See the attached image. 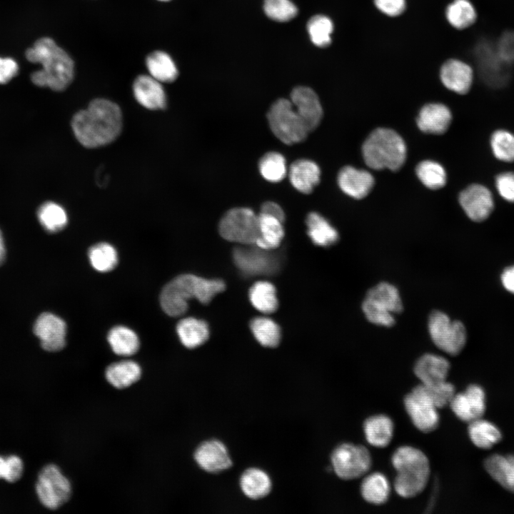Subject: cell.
Wrapping results in <instances>:
<instances>
[{
  "mask_svg": "<svg viewBox=\"0 0 514 514\" xmlns=\"http://www.w3.org/2000/svg\"><path fill=\"white\" fill-rule=\"evenodd\" d=\"M74 133L85 147L95 148L112 142L122 127V114L115 103L103 99L92 101L76 113L71 121Z\"/></svg>",
  "mask_w": 514,
  "mask_h": 514,
  "instance_id": "obj_1",
  "label": "cell"
},
{
  "mask_svg": "<svg viewBox=\"0 0 514 514\" xmlns=\"http://www.w3.org/2000/svg\"><path fill=\"white\" fill-rule=\"evenodd\" d=\"M26 57L32 63L42 65V69L31 75V80L35 85L61 91L73 81L74 63L53 39L48 37L38 39L33 47L26 51Z\"/></svg>",
  "mask_w": 514,
  "mask_h": 514,
  "instance_id": "obj_2",
  "label": "cell"
},
{
  "mask_svg": "<svg viewBox=\"0 0 514 514\" xmlns=\"http://www.w3.org/2000/svg\"><path fill=\"white\" fill-rule=\"evenodd\" d=\"M362 155L366 164L372 169L396 171L405 161L406 146L394 130L378 128L363 142Z\"/></svg>",
  "mask_w": 514,
  "mask_h": 514,
  "instance_id": "obj_3",
  "label": "cell"
},
{
  "mask_svg": "<svg viewBox=\"0 0 514 514\" xmlns=\"http://www.w3.org/2000/svg\"><path fill=\"white\" fill-rule=\"evenodd\" d=\"M392 463L397 471L394 487L396 493L403 498H412L421 493L427 485L429 475V461L420 450L402 446L392 457Z\"/></svg>",
  "mask_w": 514,
  "mask_h": 514,
  "instance_id": "obj_4",
  "label": "cell"
},
{
  "mask_svg": "<svg viewBox=\"0 0 514 514\" xmlns=\"http://www.w3.org/2000/svg\"><path fill=\"white\" fill-rule=\"evenodd\" d=\"M361 308L366 319L371 323L390 327L395 324V314L400 313L403 306L397 287L382 281L367 291Z\"/></svg>",
  "mask_w": 514,
  "mask_h": 514,
  "instance_id": "obj_5",
  "label": "cell"
},
{
  "mask_svg": "<svg viewBox=\"0 0 514 514\" xmlns=\"http://www.w3.org/2000/svg\"><path fill=\"white\" fill-rule=\"evenodd\" d=\"M267 119L273 134L286 144L301 142L309 133L290 100L279 99L276 101L267 113Z\"/></svg>",
  "mask_w": 514,
  "mask_h": 514,
  "instance_id": "obj_6",
  "label": "cell"
},
{
  "mask_svg": "<svg viewBox=\"0 0 514 514\" xmlns=\"http://www.w3.org/2000/svg\"><path fill=\"white\" fill-rule=\"evenodd\" d=\"M202 293L203 278L193 274L180 275L162 289L160 295L161 308L170 316H179L186 312L188 300L195 298L199 301Z\"/></svg>",
  "mask_w": 514,
  "mask_h": 514,
  "instance_id": "obj_7",
  "label": "cell"
},
{
  "mask_svg": "<svg viewBox=\"0 0 514 514\" xmlns=\"http://www.w3.org/2000/svg\"><path fill=\"white\" fill-rule=\"evenodd\" d=\"M428 329L433 343L449 355L459 354L466 343L467 332L463 323L451 320L441 311L435 310L430 313Z\"/></svg>",
  "mask_w": 514,
  "mask_h": 514,
  "instance_id": "obj_8",
  "label": "cell"
},
{
  "mask_svg": "<svg viewBox=\"0 0 514 514\" xmlns=\"http://www.w3.org/2000/svg\"><path fill=\"white\" fill-rule=\"evenodd\" d=\"M219 233L227 241L255 245L260 236L258 216L248 208L230 209L220 221Z\"/></svg>",
  "mask_w": 514,
  "mask_h": 514,
  "instance_id": "obj_9",
  "label": "cell"
},
{
  "mask_svg": "<svg viewBox=\"0 0 514 514\" xmlns=\"http://www.w3.org/2000/svg\"><path fill=\"white\" fill-rule=\"evenodd\" d=\"M40 502L47 508H59L70 498L71 486L59 467L49 464L40 471L36 484Z\"/></svg>",
  "mask_w": 514,
  "mask_h": 514,
  "instance_id": "obj_10",
  "label": "cell"
},
{
  "mask_svg": "<svg viewBox=\"0 0 514 514\" xmlns=\"http://www.w3.org/2000/svg\"><path fill=\"white\" fill-rule=\"evenodd\" d=\"M331 459L335 473L344 480L362 476L369 470L371 465V458L367 448L351 443H344L336 447Z\"/></svg>",
  "mask_w": 514,
  "mask_h": 514,
  "instance_id": "obj_11",
  "label": "cell"
},
{
  "mask_svg": "<svg viewBox=\"0 0 514 514\" xmlns=\"http://www.w3.org/2000/svg\"><path fill=\"white\" fill-rule=\"evenodd\" d=\"M474 55L480 76L486 84L500 87L507 83L510 64L499 56L495 44L488 39L480 40L475 47Z\"/></svg>",
  "mask_w": 514,
  "mask_h": 514,
  "instance_id": "obj_12",
  "label": "cell"
},
{
  "mask_svg": "<svg viewBox=\"0 0 514 514\" xmlns=\"http://www.w3.org/2000/svg\"><path fill=\"white\" fill-rule=\"evenodd\" d=\"M404 403L408 415L418 430L428 433L438 427V408L425 395L418 386L405 396Z\"/></svg>",
  "mask_w": 514,
  "mask_h": 514,
  "instance_id": "obj_13",
  "label": "cell"
},
{
  "mask_svg": "<svg viewBox=\"0 0 514 514\" xmlns=\"http://www.w3.org/2000/svg\"><path fill=\"white\" fill-rule=\"evenodd\" d=\"M269 250L251 247H238L233 251L236 266L250 276L270 274L278 268V261Z\"/></svg>",
  "mask_w": 514,
  "mask_h": 514,
  "instance_id": "obj_14",
  "label": "cell"
},
{
  "mask_svg": "<svg viewBox=\"0 0 514 514\" xmlns=\"http://www.w3.org/2000/svg\"><path fill=\"white\" fill-rule=\"evenodd\" d=\"M458 200L467 216L475 222L487 219L494 207L491 192L480 184L468 186L460 192Z\"/></svg>",
  "mask_w": 514,
  "mask_h": 514,
  "instance_id": "obj_15",
  "label": "cell"
},
{
  "mask_svg": "<svg viewBox=\"0 0 514 514\" xmlns=\"http://www.w3.org/2000/svg\"><path fill=\"white\" fill-rule=\"evenodd\" d=\"M34 333L40 339L41 347L47 351H59L66 345V323L53 313H41L34 323Z\"/></svg>",
  "mask_w": 514,
  "mask_h": 514,
  "instance_id": "obj_16",
  "label": "cell"
},
{
  "mask_svg": "<svg viewBox=\"0 0 514 514\" xmlns=\"http://www.w3.org/2000/svg\"><path fill=\"white\" fill-rule=\"evenodd\" d=\"M194 459L201 469L210 473L223 472L233 464L228 448L218 439L201 443L195 450Z\"/></svg>",
  "mask_w": 514,
  "mask_h": 514,
  "instance_id": "obj_17",
  "label": "cell"
},
{
  "mask_svg": "<svg viewBox=\"0 0 514 514\" xmlns=\"http://www.w3.org/2000/svg\"><path fill=\"white\" fill-rule=\"evenodd\" d=\"M450 405L461 420L470 423L482 418L485 411V395L478 385L469 386L465 392L455 393Z\"/></svg>",
  "mask_w": 514,
  "mask_h": 514,
  "instance_id": "obj_18",
  "label": "cell"
},
{
  "mask_svg": "<svg viewBox=\"0 0 514 514\" xmlns=\"http://www.w3.org/2000/svg\"><path fill=\"white\" fill-rule=\"evenodd\" d=\"M290 101L309 133L315 130L323 117V108L316 92L308 87L298 86L291 91Z\"/></svg>",
  "mask_w": 514,
  "mask_h": 514,
  "instance_id": "obj_19",
  "label": "cell"
},
{
  "mask_svg": "<svg viewBox=\"0 0 514 514\" xmlns=\"http://www.w3.org/2000/svg\"><path fill=\"white\" fill-rule=\"evenodd\" d=\"M338 184L341 190L351 198L362 199L372 190L375 180L368 171L346 166L338 174Z\"/></svg>",
  "mask_w": 514,
  "mask_h": 514,
  "instance_id": "obj_20",
  "label": "cell"
},
{
  "mask_svg": "<svg viewBox=\"0 0 514 514\" xmlns=\"http://www.w3.org/2000/svg\"><path fill=\"white\" fill-rule=\"evenodd\" d=\"M440 76L443 84L448 89L465 94L472 86L473 71L466 63L458 59H449L441 66Z\"/></svg>",
  "mask_w": 514,
  "mask_h": 514,
  "instance_id": "obj_21",
  "label": "cell"
},
{
  "mask_svg": "<svg viewBox=\"0 0 514 514\" xmlns=\"http://www.w3.org/2000/svg\"><path fill=\"white\" fill-rule=\"evenodd\" d=\"M451 121L452 114L448 107L440 103H431L421 108L416 122L421 131L440 135L448 130Z\"/></svg>",
  "mask_w": 514,
  "mask_h": 514,
  "instance_id": "obj_22",
  "label": "cell"
},
{
  "mask_svg": "<svg viewBox=\"0 0 514 514\" xmlns=\"http://www.w3.org/2000/svg\"><path fill=\"white\" fill-rule=\"evenodd\" d=\"M133 94L136 101L148 109H161L166 105V96L161 82L151 76L141 75L134 81Z\"/></svg>",
  "mask_w": 514,
  "mask_h": 514,
  "instance_id": "obj_23",
  "label": "cell"
},
{
  "mask_svg": "<svg viewBox=\"0 0 514 514\" xmlns=\"http://www.w3.org/2000/svg\"><path fill=\"white\" fill-rule=\"evenodd\" d=\"M288 176L291 183L296 190L309 194L320 182L321 169L311 160L298 159L290 166Z\"/></svg>",
  "mask_w": 514,
  "mask_h": 514,
  "instance_id": "obj_24",
  "label": "cell"
},
{
  "mask_svg": "<svg viewBox=\"0 0 514 514\" xmlns=\"http://www.w3.org/2000/svg\"><path fill=\"white\" fill-rule=\"evenodd\" d=\"M449 369L450 363L445 358L425 353L417 360L414 373L421 383L432 384L446 381Z\"/></svg>",
  "mask_w": 514,
  "mask_h": 514,
  "instance_id": "obj_25",
  "label": "cell"
},
{
  "mask_svg": "<svg viewBox=\"0 0 514 514\" xmlns=\"http://www.w3.org/2000/svg\"><path fill=\"white\" fill-rule=\"evenodd\" d=\"M240 488L248 498L258 500L267 496L272 488L269 475L258 468H249L240 477Z\"/></svg>",
  "mask_w": 514,
  "mask_h": 514,
  "instance_id": "obj_26",
  "label": "cell"
},
{
  "mask_svg": "<svg viewBox=\"0 0 514 514\" xmlns=\"http://www.w3.org/2000/svg\"><path fill=\"white\" fill-rule=\"evenodd\" d=\"M485 468L501 486L514 493V455H490L485 460Z\"/></svg>",
  "mask_w": 514,
  "mask_h": 514,
  "instance_id": "obj_27",
  "label": "cell"
},
{
  "mask_svg": "<svg viewBox=\"0 0 514 514\" xmlns=\"http://www.w3.org/2000/svg\"><path fill=\"white\" fill-rule=\"evenodd\" d=\"M176 331L181 343L188 348L200 346L209 337L208 324L192 317L181 320L176 326Z\"/></svg>",
  "mask_w": 514,
  "mask_h": 514,
  "instance_id": "obj_28",
  "label": "cell"
},
{
  "mask_svg": "<svg viewBox=\"0 0 514 514\" xmlns=\"http://www.w3.org/2000/svg\"><path fill=\"white\" fill-rule=\"evenodd\" d=\"M308 235L313 243L319 246L328 247L338 240L336 229L321 214L311 212L306 218Z\"/></svg>",
  "mask_w": 514,
  "mask_h": 514,
  "instance_id": "obj_29",
  "label": "cell"
},
{
  "mask_svg": "<svg viewBox=\"0 0 514 514\" xmlns=\"http://www.w3.org/2000/svg\"><path fill=\"white\" fill-rule=\"evenodd\" d=\"M393 423L385 415H377L368 418L364 423V432L367 441L378 448L387 446L393 435Z\"/></svg>",
  "mask_w": 514,
  "mask_h": 514,
  "instance_id": "obj_30",
  "label": "cell"
},
{
  "mask_svg": "<svg viewBox=\"0 0 514 514\" xmlns=\"http://www.w3.org/2000/svg\"><path fill=\"white\" fill-rule=\"evenodd\" d=\"M106 378L114 387L124 388L136 382L141 376L139 365L133 361H122L109 365Z\"/></svg>",
  "mask_w": 514,
  "mask_h": 514,
  "instance_id": "obj_31",
  "label": "cell"
},
{
  "mask_svg": "<svg viewBox=\"0 0 514 514\" xmlns=\"http://www.w3.org/2000/svg\"><path fill=\"white\" fill-rule=\"evenodd\" d=\"M258 216L260 236L255 245L265 250L275 249L284 236L283 223L266 213H260Z\"/></svg>",
  "mask_w": 514,
  "mask_h": 514,
  "instance_id": "obj_32",
  "label": "cell"
},
{
  "mask_svg": "<svg viewBox=\"0 0 514 514\" xmlns=\"http://www.w3.org/2000/svg\"><path fill=\"white\" fill-rule=\"evenodd\" d=\"M151 76L160 82L170 83L178 76L177 67L171 57L164 51H156L146 59Z\"/></svg>",
  "mask_w": 514,
  "mask_h": 514,
  "instance_id": "obj_33",
  "label": "cell"
},
{
  "mask_svg": "<svg viewBox=\"0 0 514 514\" xmlns=\"http://www.w3.org/2000/svg\"><path fill=\"white\" fill-rule=\"evenodd\" d=\"M107 339L112 351L119 356L133 355L139 348L138 336L126 326H118L111 328Z\"/></svg>",
  "mask_w": 514,
  "mask_h": 514,
  "instance_id": "obj_34",
  "label": "cell"
},
{
  "mask_svg": "<svg viewBox=\"0 0 514 514\" xmlns=\"http://www.w3.org/2000/svg\"><path fill=\"white\" fill-rule=\"evenodd\" d=\"M468 434L473 444L483 449L490 448L502 438L496 425L481 418L469 423Z\"/></svg>",
  "mask_w": 514,
  "mask_h": 514,
  "instance_id": "obj_35",
  "label": "cell"
},
{
  "mask_svg": "<svg viewBox=\"0 0 514 514\" xmlns=\"http://www.w3.org/2000/svg\"><path fill=\"white\" fill-rule=\"evenodd\" d=\"M249 298L253 307L263 313H272L278 308L276 288L269 282L255 283L249 290Z\"/></svg>",
  "mask_w": 514,
  "mask_h": 514,
  "instance_id": "obj_36",
  "label": "cell"
},
{
  "mask_svg": "<svg viewBox=\"0 0 514 514\" xmlns=\"http://www.w3.org/2000/svg\"><path fill=\"white\" fill-rule=\"evenodd\" d=\"M361 491L367 502L380 505L387 501L390 494V485L383 474L375 473L363 480Z\"/></svg>",
  "mask_w": 514,
  "mask_h": 514,
  "instance_id": "obj_37",
  "label": "cell"
},
{
  "mask_svg": "<svg viewBox=\"0 0 514 514\" xmlns=\"http://www.w3.org/2000/svg\"><path fill=\"white\" fill-rule=\"evenodd\" d=\"M251 330L258 342L265 347L275 348L281 340V329L273 320L256 317L251 321Z\"/></svg>",
  "mask_w": 514,
  "mask_h": 514,
  "instance_id": "obj_38",
  "label": "cell"
},
{
  "mask_svg": "<svg viewBox=\"0 0 514 514\" xmlns=\"http://www.w3.org/2000/svg\"><path fill=\"white\" fill-rule=\"evenodd\" d=\"M445 16L449 24L455 29H463L476 19V12L469 0H454L448 4Z\"/></svg>",
  "mask_w": 514,
  "mask_h": 514,
  "instance_id": "obj_39",
  "label": "cell"
},
{
  "mask_svg": "<svg viewBox=\"0 0 514 514\" xmlns=\"http://www.w3.org/2000/svg\"><path fill=\"white\" fill-rule=\"evenodd\" d=\"M418 178L428 188L437 190L443 188L446 183V172L439 163L425 160L420 162L415 168Z\"/></svg>",
  "mask_w": 514,
  "mask_h": 514,
  "instance_id": "obj_40",
  "label": "cell"
},
{
  "mask_svg": "<svg viewBox=\"0 0 514 514\" xmlns=\"http://www.w3.org/2000/svg\"><path fill=\"white\" fill-rule=\"evenodd\" d=\"M37 216L41 226L51 233L63 229L68 222L64 208L54 202H46L41 205Z\"/></svg>",
  "mask_w": 514,
  "mask_h": 514,
  "instance_id": "obj_41",
  "label": "cell"
},
{
  "mask_svg": "<svg viewBox=\"0 0 514 514\" xmlns=\"http://www.w3.org/2000/svg\"><path fill=\"white\" fill-rule=\"evenodd\" d=\"M258 168L261 176L268 181L273 183L283 180L287 173L284 156L275 151L263 155L259 161Z\"/></svg>",
  "mask_w": 514,
  "mask_h": 514,
  "instance_id": "obj_42",
  "label": "cell"
},
{
  "mask_svg": "<svg viewBox=\"0 0 514 514\" xmlns=\"http://www.w3.org/2000/svg\"><path fill=\"white\" fill-rule=\"evenodd\" d=\"M88 256L93 268L99 272L110 271L118 263L116 249L107 243H99L91 246Z\"/></svg>",
  "mask_w": 514,
  "mask_h": 514,
  "instance_id": "obj_43",
  "label": "cell"
},
{
  "mask_svg": "<svg viewBox=\"0 0 514 514\" xmlns=\"http://www.w3.org/2000/svg\"><path fill=\"white\" fill-rule=\"evenodd\" d=\"M307 29L313 44L318 47L331 44L333 24L330 18L324 15L314 16L308 21Z\"/></svg>",
  "mask_w": 514,
  "mask_h": 514,
  "instance_id": "obj_44",
  "label": "cell"
},
{
  "mask_svg": "<svg viewBox=\"0 0 514 514\" xmlns=\"http://www.w3.org/2000/svg\"><path fill=\"white\" fill-rule=\"evenodd\" d=\"M418 387L438 409L450 405L455 394V387L446 381L432 384L421 383Z\"/></svg>",
  "mask_w": 514,
  "mask_h": 514,
  "instance_id": "obj_45",
  "label": "cell"
},
{
  "mask_svg": "<svg viewBox=\"0 0 514 514\" xmlns=\"http://www.w3.org/2000/svg\"><path fill=\"white\" fill-rule=\"evenodd\" d=\"M490 146L496 158L505 162L514 161V134L497 130L491 136Z\"/></svg>",
  "mask_w": 514,
  "mask_h": 514,
  "instance_id": "obj_46",
  "label": "cell"
},
{
  "mask_svg": "<svg viewBox=\"0 0 514 514\" xmlns=\"http://www.w3.org/2000/svg\"><path fill=\"white\" fill-rule=\"evenodd\" d=\"M263 9L268 18L278 22L288 21L298 14L297 7L290 0H264Z\"/></svg>",
  "mask_w": 514,
  "mask_h": 514,
  "instance_id": "obj_47",
  "label": "cell"
},
{
  "mask_svg": "<svg viewBox=\"0 0 514 514\" xmlns=\"http://www.w3.org/2000/svg\"><path fill=\"white\" fill-rule=\"evenodd\" d=\"M24 472V463L17 455L3 457L0 455V478L9 483L19 480Z\"/></svg>",
  "mask_w": 514,
  "mask_h": 514,
  "instance_id": "obj_48",
  "label": "cell"
},
{
  "mask_svg": "<svg viewBox=\"0 0 514 514\" xmlns=\"http://www.w3.org/2000/svg\"><path fill=\"white\" fill-rule=\"evenodd\" d=\"M499 56L506 63L514 61V31L503 33L495 44Z\"/></svg>",
  "mask_w": 514,
  "mask_h": 514,
  "instance_id": "obj_49",
  "label": "cell"
},
{
  "mask_svg": "<svg viewBox=\"0 0 514 514\" xmlns=\"http://www.w3.org/2000/svg\"><path fill=\"white\" fill-rule=\"evenodd\" d=\"M495 186L503 198L514 203V172H504L497 176Z\"/></svg>",
  "mask_w": 514,
  "mask_h": 514,
  "instance_id": "obj_50",
  "label": "cell"
},
{
  "mask_svg": "<svg viewBox=\"0 0 514 514\" xmlns=\"http://www.w3.org/2000/svg\"><path fill=\"white\" fill-rule=\"evenodd\" d=\"M376 8L389 16L400 15L405 9V0H374Z\"/></svg>",
  "mask_w": 514,
  "mask_h": 514,
  "instance_id": "obj_51",
  "label": "cell"
},
{
  "mask_svg": "<svg viewBox=\"0 0 514 514\" xmlns=\"http://www.w3.org/2000/svg\"><path fill=\"white\" fill-rule=\"evenodd\" d=\"M16 62L11 58L0 57V84H4L11 80L18 73Z\"/></svg>",
  "mask_w": 514,
  "mask_h": 514,
  "instance_id": "obj_52",
  "label": "cell"
},
{
  "mask_svg": "<svg viewBox=\"0 0 514 514\" xmlns=\"http://www.w3.org/2000/svg\"><path fill=\"white\" fill-rule=\"evenodd\" d=\"M273 216L282 223L285 220V213L281 207L275 202L266 201L261 207V212Z\"/></svg>",
  "mask_w": 514,
  "mask_h": 514,
  "instance_id": "obj_53",
  "label": "cell"
},
{
  "mask_svg": "<svg viewBox=\"0 0 514 514\" xmlns=\"http://www.w3.org/2000/svg\"><path fill=\"white\" fill-rule=\"evenodd\" d=\"M501 281L504 288L514 294V266L503 271L501 275Z\"/></svg>",
  "mask_w": 514,
  "mask_h": 514,
  "instance_id": "obj_54",
  "label": "cell"
},
{
  "mask_svg": "<svg viewBox=\"0 0 514 514\" xmlns=\"http://www.w3.org/2000/svg\"><path fill=\"white\" fill-rule=\"evenodd\" d=\"M5 258V247L1 232L0 231V265L3 263Z\"/></svg>",
  "mask_w": 514,
  "mask_h": 514,
  "instance_id": "obj_55",
  "label": "cell"
},
{
  "mask_svg": "<svg viewBox=\"0 0 514 514\" xmlns=\"http://www.w3.org/2000/svg\"><path fill=\"white\" fill-rule=\"evenodd\" d=\"M159 1H169V0H159Z\"/></svg>",
  "mask_w": 514,
  "mask_h": 514,
  "instance_id": "obj_56",
  "label": "cell"
}]
</instances>
